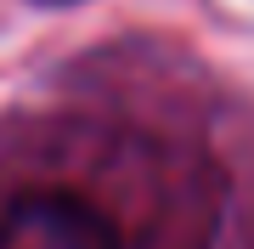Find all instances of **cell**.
Returning a JSON list of instances; mask_svg holds the SVG:
<instances>
[{"label":"cell","mask_w":254,"mask_h":249,"mask_svg":"<svg viewBox=\"0 0 254 249\" xmlns=\"http://www.w3.org/2000/svg\"><path fill=\"white\" fill-rule=\"evenodd\" d=\"M0 249H119V232L73 193H28L0 215Z\"/></svg>","instance_id":"6da1fadb"}]
</instances>
